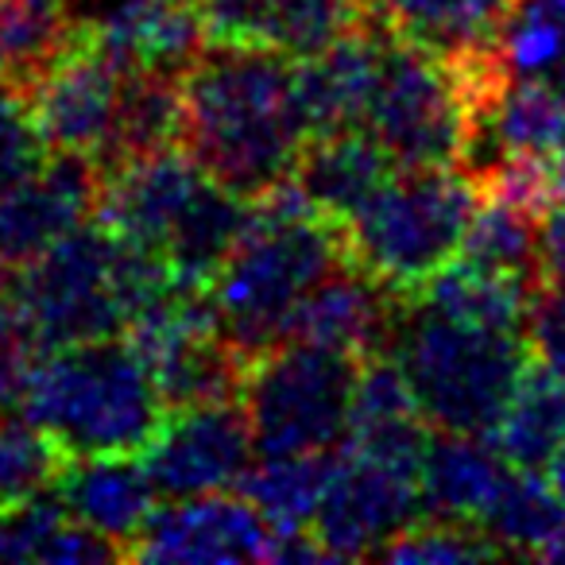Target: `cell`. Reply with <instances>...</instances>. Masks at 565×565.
Wrapping results in <instances>:
<instances>
[{"label":"cell","mask_w":565,"mask_h":565,"mask_svg":"<svg viewBox=\"0 0 565 565\" xmlns=\"http://www.w3.org/2000/svg\"><path fill=\"white\" fill-rule=\"evenodd\" d=\"M63 519L66 508L55 500V492L12 503V508H0V565L43 562Z\"/></svg>","instance_id":"1f68e13d"},{"label":"cell","mask_w":565,"mask_h":565,"mask_svg":"<svg viewBox=\"0 0 565 565\" xmlns=\"http://www.w3.org/2000/svg\"><path fill=\"white\" fill-rule=\"evenodd\" d=\"M125 74L105 47L74 20L63 47L32 78L28 97L55 151H74L105 163L117 136V109Z\"/></svg>","instance_id":"9c48e42d"},{"label":"cell","mask_w":565,"mask_h":565,"mask_svg":"<svg viewBox=\"0 0 565 565\" xmlns=\"http://www.w3.org/2000/svg\"><path fill=\"white\" fill-rule=\"evenodd\" d=\"M205 17V32L210 40H241L244 9L248 0H194Z\"/></svg>","instance_id":"e575fe53"},{"label":"cell","mask_w":565,"mask_h":565,"mask_svg":"<svg viewBox=\"0 0 565 565\" xmlns=\"http://www.w3.org/2000/svg\"><path fill=\"white\" fill-rule=\"evenodd\" d=\"M182 74L179 71H136L125 74L117 109V136L105 163L182 143ZM102 163V167H105Z\"/></svg>","instance_id":"484cf974"},{"label":"cell","mask_w":565,"mask_h":565,"mask_svg":"<svg viewBox=\"0 0 565 565\" xmlns=\"http://www.w3.org/2000/svg\"><path fill=\"white\" fill-rule=\"evenodd\" d=\"M102 198V163L74 151H55L24 186L0 198V271H17L35 256L94 221Z\"/></svg>","instance_id":"4fadbf2b"},{"label":"cell","mask_w":565,"mask_h":565,"mask_svg":"<svg viewBox=\"0 0 565 565\" xmlns=\"http://www.w3.org/2000/svg\"><path fill=\"white\" fill-rule=\"evenodd\" d=\"M24 418L63 457L143 454L163 426L167 403L136 345L117 333L40 353Z\"/></svg>","instance_id":"3957f363"},{"label":"cell","mask_w":565,"mask_h":565,"mask_svg":"<svg viewBox=\"0 0 565 565\" xmlns=\"http://www.w3.org/2000/svg\"><path fill=\"white\" fill-rule=\"evenodd\" d=\"M392 353L415 387L426 423L461 434H492L531 364L523 333L465 326L418 299L403 302Z\"/></svg>","instance_id":"277c9868"},{"label":"cell","mask_w":565,"mask_h":565,"mask_svg":"<svg viewBox=\"0 0 565 565\" xmlns=\"http://www.w3.org/2000/svg\"><path fill=\"white\" fill-rule=\"evenodd\" d=\"M113 264H117V236L97 221H86L32 264L9 271V291L24 310L43 353L74 341L125 333Z\"/></svg>","instance_id":"52a82bcc"},{"label":"cell","mask_w":565,"mask_h":565,"mask_svg":"<svg viewBox=\"0 0 565 565\" xmlns=\"http://www.w3.org/2000/svg\"><path fill=\"white\" fill-rule=\"evenodd\" d=\"M539 287H526L508 275L484 271L472 264H449L441 275H434L423 291L415 295L430 310L446 318H457L465 326H480V330H503V333H523L526 307Z\"/></svg>","instance_id":"d4e9b609"},{"label":"cell","mask_w":565,"mask_h":565,"mask_svg":"<svg viewBox=\"0 0 565 565\" xmlns=\"http://www.w3.org/2000/svg\"><path fill=\"white\" fill-rule=\"evenodd\" d=\"M376 557L403 562V565H438V562H500V557L511 554L480 523L423 515L411 526H403Z\"/></svg>","instance_id":"f1b7e54d"},{"label":"cell","mask_w":565,"mask_h":565,"mask_svg":"<svg viewBox=\"0 0 565 565\" xmlns=\"http://www.w3.org/2000/svg\"><path fill=\"white\" fill-rule=\"evenodd\" d=\"M542 282L565 287V202L542 217Z\"/></svg>","instance_id":"836d02e7"},{"label":"cell","mask_w":565,"mask_h":565,"mask_svg":"<svg viewBox=\"0 0 565 565\" xmlns=\"http://www.w3.org/2000/svg\"><path fill=\"white\" fill-rule=\"evenodd\" d=\"M71 24V4L63 0H0V82L32 86Z\"/></svg>","instance_id":"83f0119b"},{"label":"cell","mask_w":565,"mask_h":565,"mask_svg":"<svg viewBox=\"0 0 565 565\" xmlns=\"http://www.w3.org/2000/svg\"><path fill=\"white\" fill-rule=\"evenodd\" d=\"M511 465L488 434L438 430L423 457V503L426 515L480 523L495 495L503 492Z\"/></svg>","instance_id":"d6986e66"},{"label":"cell","mask_w":565,"mask_h":565,"mask_svg":"<svg viewBox=\"0 0 565 565\" xmlns=\"http://www.w3.org/2000/svg\"><path fill=\"white\" fill-rule=\"evenodd\" d=\"M0 279H4V271H0Z\"/></svg>","instance_id":"8d00e7d4"},{"label":"cell","mask_w":565,"mask_h":565,"mask_svg":"<svg viewBox=\"0 0 565 565\" xmlns=\"http://www.w3.org/2000/svg\"><path fill=\"white\" fill-rule=\"evenodd\" d=\"M488 438L511 469L546 472L565 446V384L531 356Z\"/></svg>","instance_id":"ffe728a7"},{"label":"cell","mask_w":565,"mask_h":565,"mask_svg":"<svg viewBox=\"0 0 565 565\" xmlns=\"http://www.w3.org/2000/svg\"><path fill=\"white\" fill-rule=\"evenodd\" d=\"M256 438L241 399L194 403L167 411L163 426L143 449L151 480L167 500L241 488L252 469Z\"/></svg>","instance_id":"30bf717a"},{"label":"cell","mask_w":565,"mask_h":565,"mask_svg":"<svg viewBox=\"0 0 565 565\" xmlns=\"http://www.w3.org/2000/svg\"><path fill=\"white\" fill-rule=\"evenodd\" d=\"M51 151L28 89L0 82V198L35 179L51 163Z\"/></svg>","instance_id":"4dcf8cb0"},{"label":"cell","mask_w":565,"mask_h":565,"mask_svg":"<svg viewBox=\"0 0 565 565\" xmlns=\"http://www.w3.org/2000/svg\"><path fill=\"white\" fill-rule=\"evenodd\" d=\"M66 457L24 415L0 418V508L47 495Z\"/></svg>","instance_id":"f546056e"},{"label":"cell","mask_w":565,"mask_h":565,"mask_svg":"<svg viewBox=\"0 0 565 565\" xmlns=\"http://www.w3.org/2000/svg\"><path fill=\"white\" fill-rule=\"evenodd\" d=\"M182 148L210 179L248 202L291 179L310 140L295 58L264 43H205L182 71Z\"/></svg>","instance_id":"6da1fadb"},{"label":"cell","mask_w":565,"mask_h":565,"mask_svg":"<svg viewBox=\"0 0 565 565\" xmlns=\"http://www.w3.org/2000/svg\"><path fill=\"white\" fill-rule=\"evenodd\" d=\"M51 492L66 508V515L113 539L125 554L128 542L156 511L159 488L143 465V454H97L66 457Z\"/></svg>","instance_id":"2e32d148"},{"label":"cell","mask_w":565,"mask_h":565,"mask_svg":"<svg viewBox=\"0 0 565 565\" xmlns=\"http://www.w3.org/2000/svg\"><path fill=\"white\" fill-rule=\"evenodd\" d=\"M461 259L526 287H542V217L500 190H480Z\"/></svg>","instance_id":"7402d4cb"},{"label":"cell","mask_w":565,"mask_h":565,"mask_svg":"<svg viewBox=\"0 0 565 565\" xmlns=\"http://www.w3.org/2000/svg\"><path fill=\"white\" fill-rule=\"evenodd\" d=\"M546 472H550V484L557 488V495H562V503H565V446L557 449V457L550 461Z\"/></svg>","instance_id":"d590c367"},{"label":"cell","mask_w":565,"mask_h":565,"mask_svg":"<svg viewBox=\"0 0 565 565\" xmlns=\"http://www.w3.org/2000/svg\"><path fill=\"white\" fill-rule=\"evenodd\" d=\"M399 171L387 148L364 128L345 132L310 136L299 151L291 179L307 194V202L333 225H349L372 198L384 190V182Z\"/></svg>","instance_id":"ac0fdd59"},{"label":"cell","mask_w":565,"mask_h":565,"mask_svg":"<svg viewBox=\"0 0 565 565\" xmlns=\"http://www.w3.org/2000/svg\"><path fill=\"white\" fill-rule=\"evenodd\" d=\"M523 341H526V353L565 384V287L542 282L539 291L531 295Z\"/></svg>","instance_id":"d6a6232c"},{"label":"cell","mask_w":565,"mask_h":565,"mask_svg":"<svg viewBox=\"0 0 565 565\" xmlns=\"http://www.w3.org/2000/svg\"><path fill=\"white\" fill-rule=\"evenodd\" d=\"M515 4L519 0H364L372 24L449 63L503 55V32Z\"/></svg>","instance_id":"e0dca14e"},{"label":"cell","mask_w":565,"mask_h":565,"mask_svg":"<svg viewBox=\"0 0 565 565\" xmlns=\"http://www.w3.org/2000/svg\"><path fill=\"white\" fill-rule=\"evenodd\" d=\"M361 361L310 341H275L248 361L241 403L259 457L322 454L345 441Z\"/></svg>","instance_id":"8992f818"},{"label":"cell","mask_w":565,"mask_h":565,"mask_svg":"<svg viewBox=\"0 0 565 565\" xmlns=\"http://www.w3.org/2000/svg\"><path fill=\"white\" fill-rule=\"evenodd\" d=\"M333 469H338V449L259 457V465H252L248 477L241 480V492L256 503L271 531H310L333 480Z\"/></svg>","instance_id":"cb8c5ba5"},{"label":"cell","mask_w":565,"mask_h":565,"mask_svg":"<svg viewBox=\"0 0 565 565\" xmlns=\"http://www.w3.org/2000/svg\"><path fill=\"white\" fill-rule=\"evenodd\" d=\"M275 531L248 495H186L156 508L125 550V562L233 565L271 562Z\"/></svg>","instance_id":"8fae6325"},{"label":"cell","mask_w":565,"mask_h":565,"mask_svg":"<svg viewBox=\"0 0 565 565\" xmlns=\"http://www.w3.org/2000/svg\"><path fill=\"white\" fill-rule=\"evenodd\" d=\"M364 17V0H248L241 40L275 47L287 58H310L361 28Z\"/></svg>","instance_id":"603a6c76"},{"label":"cell","mask_w":565,"mask_h":565,"mask_svg":"<svg viewBox=\"0 0 565 565\" xmlns=\"http://www.w3.org/2000/svg\"><path fill=\"white\" fill-rule=\"evenodd\" d=\"M480 186L461 167H399L345 228L356 267L403 299H415L457 259Z\"/></svg>","instance_id":"5b68a950"},{"label":"cell","mask_w":565,"mask_h":565,"mask_svg":"<svg viewBox=\"0 0 565 565\" xmlns=\"http://www.w3.org/2000/svg\"><path fill=\"white\" fill-rule=\"evenodd\" d=\"M205 182L210 174L182 143L148 156L113 159L102 167V198L94 221L109 228L120 244L163 256Z\"/></svg>","instance_id":"7c38bea8"},{"label":"cell","mask_w":565,"mask_h":565,"mask_svg":"<svg viewBox=\"0 0 565 565\" xmlns=\"http://www.w3.org/2000/svg\"><path fill=\"white\" fill-rule=\"evenodd\" d=\"M345 259V228L326 221L307 202L299 182L287 179L256 198L252 225L244 228L205 295L225 338L244 356H256L259 349L287 341L295 310Z\"/></svg>","instance_id":"7a4b0ae2"},{"label":"cell","mask_w":565,"mask_h":565,"mask_svg":"<svg viewBox=\"0 0 565 565\" xmlns=\"http://www.w3.org/2000/svg\"><path fill=\"white\" fill-rule=\"evenodd\" d=\"M403 302H407L403 295H395L376 275L345 259L295 310L287 341H310V345L333 349L356 361L392 353Z\"/></svg>","instance_id":"5bb4252c"},{"label":"cell","mask_w":565,"mask_h":565,"mask_svg":"<svg viewBox=\"0 0 565 565\" xmlns=\"http://www.w3.org/2000/svg\"><path fill=\"white\" fill-rule=\"evenodd\" d=\"M426 515L423 469L418 465L387 461L341 441L338 469L326 488L310 534L322 546L326 562L345 557H376L403 526Z\"/></svg>","instance_id":"ba28073f"},{"label":"cell","mask_w":565,"mask_h":565,"mask_svg":"<svg viewBox=\"0 0 565 565\" xmlns=\"http://www.w3.org/2000/svg\"><path fill=\"white\" fill-rule=\"evenodd\" d=\"M252 210H256V202L233 194L217 179L205 182L202 194L194 198V205L179 221V228H174L171 244L163 252V259L179 275L182 287H190V291H205L210 287L213 275L228 259V252L244 236V228L252 225Z\"/></svg>","instance_id":"44dd1931"},{"label":"cell","mask_w":565,"mask_h":565,"mask_svg":"<svg viewBox=\"0 0 565 565\" xmlns=\"http://www.w3.org/2000/svg\"><path fill=\"white\" fill-rule=\"evenodd\" d=\"M384 51L387 32L364 17L361 28L341 35L322 55L295 58L299 109L310 136L364 128L380 71H384Z\"/></svg>","instance_id":"9a60e30c"},{"label":"cell","mask_w":565,"mask_h":565,"mask_svg":"<svg viewBox=\"0 0 565 565\" xmlns=\"http://www.w3.org/2000/svg\"><path fill=\"white\" fill-rule=\"evenodd\" d=\"M488 534L511 557H542V550L565 531V503L550 477L542 472L511 469L503 492L480 519Z\"/></svg>","instance_id":"4316f807"}]
</instances>
